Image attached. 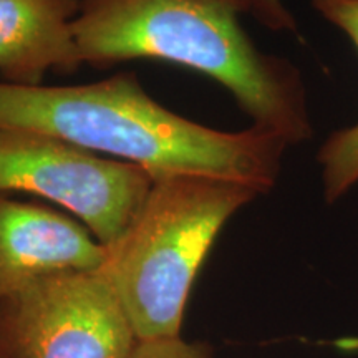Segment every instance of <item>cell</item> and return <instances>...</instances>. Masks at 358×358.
Segmentation results:
<instances>
[{
    "mask_svg": "<svg viewBox=\"0 0 358 358\" xmlns=\"http://www.w3.org/2000/svg\"><path fill=\"white\" fill-rule=\"evenodd\" d=\"M128 358H216L204 343L189 342L182 335L171 338L140 340Z\"/></svg>",
    "mask_w": 358,
    "mask_h": 358,
    "instance_id": "9",
    "label": "cell"
},
{
    "mask_svg": "<svg viewBox=\"0 0 358 358\" xmlns=\"http://www.w3.org/2000/svg\"><path fill=\"white\" fill-rule=\"evenodd\" d=\"M317 12L338 27L358 48V0H312Z\"/></svg>",
    "mask_w": 358,
    "mask_h": 358,
    "instance_id": "10",
    "label": "cell"
},
{
    "mask_svg": "<svg viewBox=\"0 0 358 358\" xmlns=\"http://www.w3.org/2000/svg\"><path fill=\"white\" fill-rule=\"evenodd\" d=\"M261 196L224 179L176 174L155 179L140 211L108 245L103 271L140 340L181 335L187 301L217 236Z\"/></svg>",
    "mask_w": 358,
    "mask_h": 358,
    "instance_id": "3",
    "label": "cell"
},
{
    "mask_svg": "<svg viewBox=\"0 0 358 358\" xmlns=\"http://www.w3.org/2000/svg\"><path fill=\"white\" fill-rule=\"evenodd\" d=\"M138 342L103 267L47 277L0 301L3 358H128Z\"/></svg>",
    "mask_w": 358,
    "mask_h": 358,
    "instance_id": "5",
    "label": "cell"
},
{
    "mask_svg": "<svg viewBox=\"0 0 358 358\" xmlns=\"http://www.w3.org/2000/svg\"><path fill=\"white\" fill-rule=\"evenodd\" d=\"M108 249L78 219L0 194V301L65 272L98 271Z\"/></svg>",
    "mask_w": 358,
    "mask_h": 358,
    "instance_id": "6",
    "label": "cell"
},
{
    "mask_svg": "<svg viewBox=\"0 0 358 358\" xmlns=\"http://www.w3.org/2000/svg\"><path fill=\"white\" fill-rule=\"evenodd\" d=\"M0 128L60 138L146 169L237 182L266 194L275 186L287 143L257 127L221 131L168 110L134 73L83 85L20 87L0 82Z\"/></svg>",
    "mask_w": 358,
    "mask_h": 358,
    "instance_id": "1",
    "label": "cell"
},
{
    "mask_svg": "<svg viewBox=\"0 0 358 358\" xmlns=\"http://www.w3.org/2000/svg\"><path fill=\"white\" fill-rule=\"evenodd\" d=\"M82 0H0V82L38 87L83 65L73 32Z\"/></svg>",
    "mask_w": 358,
    "mask_h": 358,
    "instance_id": "7",
    "label": "cell"
},
{
    "mask_svg": "<svg viewBox=\"0 0 358 358\" xmlns=\"http://www.w3.org/2000/svg\"><path fill=\"white\" fill-rule=\"evenodd\" d=\"M244 0H82L73 32L83 64L163 60L229 90L252 127L290 145L312 136L301 71L256 47Z\"/></svg>",
    "mask_w": 358,
    "mask_h": 358,
    "instance_id": "2",
    "label": "cell"
},
{
    "mask_svg": "<svg viewBox=\"0 0 358 358\" xmlns=\"http://www.w3.org/2000/svg\"><path fill=\"white\" fill-rule=\"evenodd\" d=\"M0 358H3V357H2V355H0Z\"/></svg>",
    "mask_w": 358,
    "mask_h": 358,
    "instance_id": "12",
    "label": "cell"
},
{
    "mask_svg": "<svg viewBox=\"0 0 358 358\" xmlns=\"http://www.w3.org/2000/svg\"><path fill=\"white\" fill-rule=\"evenodd\" d=\"M319 163L325 198L334 203L358 182V122L330 134L319 151Z\"/></svg>",
    "mask_w": 358,
    "mask_h": 358,
    "instance_id": "8",
    "label": "cell"
},
{
    "mask_svg": "<svg viewBox=\"0 0 358 358\" xmlns=\"http://www.w3.org/2000/svg\"><path fill=\"white\" fill-rule=\"evenodd\" d=\"M245 13L275 32H295L297 22L282 0H244Z\"/></svg>",
    "mask_w": 358,
    "mask_h": 358,
    "instance_id": "11",
    "label": "cell"
},
{
    "mask_svg": "<svg viewBox=\"0 0 358 358\" xmlns=\"http://www.w3.org/2000/svg\"><path fill=\"white\" fill-rule=\"evenodd\" d=\"M153 182L138 164L42 131L0 128V194L25 192L52 201L106 248L129 226Z\"/></svg>",
    "mask_w": 358,
    "mask_h": 358,
    "instance_id": "4",
    "label": "cell"
}]
</instances>
